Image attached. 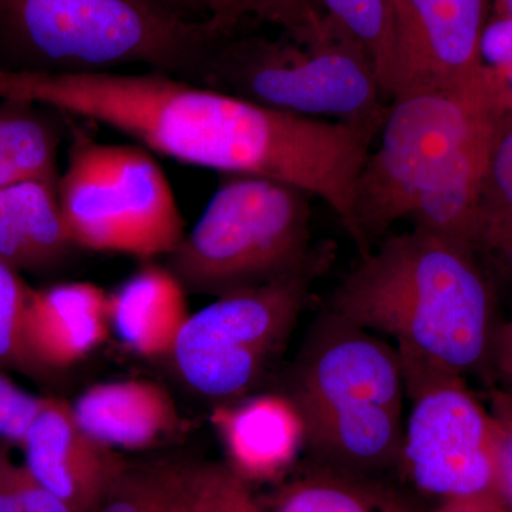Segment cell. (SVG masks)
Returning a JSON list of instances; mask_svg holds the SVG:
<instances>
[{
	"label": "cell",
	"instance_id": "obj_1",
	"mask_svg": "<svg viewBox=\"0 0 512 512\" xmlns=\"http://www.w3.org/2000/svg\"><path fill=\"white\" fill-rule=\"evenodd\" d=\"M0 99L35 101L220 174L291 184L353 231L356 180L380 128L293 116L170 74L0 69Z\"/></svg>",
	"mask_w": 512,
	"mask_h": 512
},
{
	"label": "cell",
	"instance_id": "obj_2",
	"mask_svg": "<svg viewBox=\"0 0 512 512\" xmlns=\"http://www.w3.org/2000/svg\"><path fill=\"white\" fill-rule=\"evenodd\" d=\"M505 114L484 67L461 86L389 100L379 144L367 154L353 195L350 237L360 256L403 220L473 244L488 158Z\"/></svg>",
	"mask_w": 512,
	"mask_h": 512
},
{
	"label": "cell",
	"instance_id": "obj_3",
	"mask_svg": "<svg viewBox=\"0 0 512 512\" xmlns=\"http://www.w3.org/2000/svg\"><path fill=\"white\" fill-rule=\"evenodd\" d=\"M473 249L412 229L386 235L330 293L325 311L397 342V353L460 376L491 343L490 292Z\"/></svg>",
	"mask_w": 512,
	"mask_h": 512
},
{
	"label": "cell",
	"instance_id": "obj_4",
	"mask_svg": "<svg viewBox=\"0 0 512 512\" xmlns=\"http://www.w3.org/2000/svg\"><path fill=\"white\" fill-rule=\"evenodd\" d=\"M231 35L178 0H0V69L50 74L144 66L201 84Z\"/></svg>",
	"mask_w": 512,
	"mask_h": 512
},
{
	"label": "cell",
	"instance_id": "obj_5",
	"mask_svg": "<svg viewBox=\"0 0 512 512\" xmlns=\"http://www.w3.org/2000/svg\"><path fill=\"white\" fill-rule=\"evenodd\" d=\"M404 393L397 350L323 311L303 340L286 396L319 467L372 478L400 466Z\"/></svg>",
	"mask_w": 512,
	"mask_h": 512
},
{
	"label": "cell",
	"instance_id": "obj_6",
	"mask_svg": "<svg viewBox=\"0 0 512 512\" xmlns=\"http://www.w3.org/2000/svg\"><path fill=\"white\" fill-rule=\"evenodd\" d=\"M311 200L271 178L221 174L200 220L167 255V268L187 291L215 298L291 274L315 247Z\"/></svg>",
	"mask_w": 512,
	"mask_h": 512
},
{
	"label": "cell",
	"instance_id": "obj_7",
	"mask_svg": "<svg viewBox=\"0 0 512 512\" xmlns=\"http://www.w3.org/2000/svg\"><path fill=\"white\" fill-rule=\"evenodd\" d=\"M201 86L293 116L382 128L387 103L372 63L343 35L318 45L231 33Z\"/></svg>",
	"mask_w": 512,
	"mask_h": 512
},
{
	"label": "cell",
	"instance_id": "obj_8",
	"mask_svg": "<svg viewBox=\"0 0 512 512\" xmlns=\"http://www.w3.org/2000/svg\"><path fill=\"white\" fill-rule=\"evenodd\" d=\"M336 249L333 241L318 242L291 274L221 296L190 315L171 355L184 383L222 404L245 396L284 348L313 284L335 262Z\"/></svg>",
	"mask_w": 512,
	"mask_h": 512
},
{
	"label": "cell",
	"instance_id": "obj_9",
	"mask_svg": "<svg viewBox=\"0 0 512 512\" xmlns=\"http://www.w3.org/2000/svg\"><path fill=\"white\" fill-rule=\"evenodd\" d=\"M399 357L413 403L399 468L417 490L441 503L497 500V423L485 416L460 376Z\"/></svg>",
	"mask_w": 512,
	"mask_h": 512
},
{
	"label": "cell",
	"instance_id": "obj_10",
	"mask_svg": "<svg viewBox=\"0 0 512 512\" xmlns=\"http://www.w3.org/2000/svg\"><path fill=\"white\" fill-rule=\"evenodd\" d=\"M393 56L386 99L416 90L448 89L483 69L481 37L488 0H389Z\"/></svg>",
	"mask_w": 512,
	"mask_h": 512
},
{
	"label": "cell",
	"instance_id": "obj_11",
	"mask_svg": "<svg viewBox=\"0 0 512 512\" xmlns=\"http://www.w3.org/2000/svg\"><path fill=\"white\" fill-rule=\"evenodd\" d=\"M20 447L25 464L73 512H94L128 467L79 426L72 406L45 397Z\"/></svg>",
	"mask_w": 512,
	"mask_h": 512
},
{
	"label": "cell",
	"instance_id": "obj_12",
	"mask_svg": "<svg viewBox=\"0 0 512 512\" xmlns=\"http://www.w3.org/2000/svg\"><path fill=\"white\" fill-rule=\"evenodd\" d=\"M107 298L103 289L90 282L30 289L23 345L33 376L69 369L106 342Z\"/></svg>",
	"mask_w": 512,
	"mask_h": 512
},
{
	"label": "cell",
	"instance_id": "obj_13",
	"mask_svg": "<svg viewBox=\"0 0 512 512\" xmlns=\"http://www.w3.org/2000/svg\"><path fill=\"white\" fill-rule=\"evenodd\" d=\"M127 241V255L167 256L185 237V222L163 168L140 146L104 144Z\"/></svg>",
	"mask_w": 512,
	"mask_h": 512
},
{
	"label": "cell",
	"instance_id": "obj_14",
	"mask_svg": "<svg viewBox=\"0 0 512 512\" xmlns=\"http://www.w3.org/2000/svg\"><path fill=\"white\" fill-rule=\"evenodd\" d=\"M228 466L249 481L278 476L305 444L298 410L286 394H261L222 404L212 416Z\"/></svg>",
	"mask_w": 512,
	"mask_h": 512
},
{
	"label": "cell",
	"instance_id": "obj_15",
	"mask_svg": "<svg viewBox=\"0 0 512 512\" xmlns=\"http://www.w3.org/2000/svg\"><path fill=\"white\" fill-rule=\"evenodd\" d=\"M70 406L79 426L111 450L154 446L180 424L170 394L148 380L94 384Z\"/></svg>",
	"mask_w": 512,
	"mask_h": 512
},
{
	"label": "cell",
	"instance_id": "obj_16",
	"mask_svg": "<svg viewBox=\"0 0 512 512\" xmlns=\"http://www.w3.org/2000/svg\"><path fill=\"white\" fill-rule=\"evenodd\" d=\"M69 160L60 173L59 201L74 245L87 251L127 255L116 190L107 170L104 143L70 126Z\"/></svg>",
	"mask_w": 512,
	"mask_h": 512
},
{
	"label": "cell",
	"instance_id": "obj_17",
	"mask_svg": "<svg viewBox=\"0 0 512 512\" xmlns=\"http://www.w3.org/2000/svg\"><path fill=\"white\" fill-rule=\"evenodd\" d=\"M109 325L131 352L144 359L171 357L190 318L187 289L153 259L107 298Z\"/></svg>",
	"mask_w": 512,
	"mask_h": 512
},
{
	"label": "cell",
	"instance_id": "obj_18",
	"mask_svg": "<svg viewBox=\"0 0 512 512\" xmlns=\"http://www.w3.org/2000/svg\"><path fill=\"white\" fill-rule=\"evenodd\" d=\"M79 249L64 224L59 180H26L0 188V261L32 274L55 271Z\"/></svg>",
	"mask_w": 512,
	"mask_h": 512
},
{
	"label": "cell",
	"instance_id": "obj_19",
	"mask_svg": "<svg viewBox=\"0 0 512 512\" xmlns=\"http://www.w3.org/2000/svg\"><path fill=\"white\" fill-rule=\"evenodd\" d=\"M69 116L22 99H0V188L26 180H59V150Z\"/></svg>",
	"mask_w": 512,
	"mask_h": 512
},
{
	"label": "cell",
	"instance_id": "obj_20",
	"mask_svg": "<svg viewBox=\"0 0 512 512\" xmlns=\"http://www.w3.org/2000/svg\"><path fill=\"white\" fill-rule=\"evenodd\" d=\"M274 512H414L396 495L357 478L319 467L282 488Z\"/></svg>",
	"mask_w": 512,
	"mask_h": 512
},
{
	"label": "cell",
	"instance_id": "obj_21",
	"mask_svg": "<svg viewBox=\"0 0 512 512\" xmlns=\"http://www.w3.org/2000/svg\"><path fill=\"white\" fill-rule=\"evenodd\" d=\"M229 33L239 32L248 22L268 23L301 45H318L338 30L326 18L319 0H192Z\"/></svg>",
	"mask_w": 512,
	"mask_h": 512
},
{
	"label": "cell",
	"instance_id": "obj_22",
	"mask_svg": "<svg viewBox=\"0 0 512 512\" xmlns=\"http://www.w3.org/2000/svg\"><path fill=\"white\" fill-rule=\"evenodd\" d=\"M168 512H265L228 464L167 466Z\"/></svg>",
	"mask_w": 512,
	"mask_h": 512
},
{
	"label": "cell",
	"instance_id": "obj_23",
	"mask_svg": "<svg viewBox=\"0 0 512 512\" xmlns=\"http://www.w3.org/2000/svg\"><path fill=\"white\" fill-rule=\"evenodd\" d=\"M319 3L335 29L365 53L386 97L393 56V15L389 0H319Z\"/></svg>",
	"mask_w": 512,
	"mask_h": 512
},
{
	"label": "cell",
	"instance_id": "obj_24",
	"mask_svg": "<svg viewBox=\"0 0 512 512\" xmlns=\"http://www.w3.org/2000/svg\"><path fill=\"white\" fill-rule=\"evenodd\" d=\"M478 244L512 256V114L501 121L488 158L478 210Z\"/></svg>",
	"mask_w": 512,
	"mask_h": 512
},
{
	"label": "cell",
	"instance_id": "obj_25",
	"mask_svg": "<svg viewBox=\"0 0 512 512\" xmlns=\"http://www.w3.org/2000/svg\"><path fill=\"white\" fill-rule=\"evenodd\" d=\"M30 289L18 271L0 261V366L33 376L23 345V318Z\"/></svg>",
	"mask_w": 512,
	"mask_h": 512
},
{
	"label": "cell",
	"instance_id": "obj_26",
	"mask_svg": "<svg viewBox=\"0 0 512 512\" xmlns=\"http://www.w3.org/2000/svg\"><path fill=\"white\" fill-rule=\"evenodd\" d=\"M0 512H73L0 444Z\"/></svg>",
	"mask_w": 512,
	"mask_h": 512
},
{
	"label": "cell",
	"instance_id": "obj_27",
	"mask_svg": "<svg viewBox=\"0 0 512 512\" xmlns=\"http://www.w3.org/2000/svg\"><path fill=\"white\" fill-rule=\"evenodd\" d=\"M94 512H168L167 466L127 467Z\"/></svg>",
	"mask_w": 512,
	"mask_h": 512
},
{
	"label": "cell",
	"instance_id": "obj_28",
	"mask_svg": "<svg viewBox=\"0 0 512 512\" xmlns=\"http://www.w3.org/2000/svg\"><path fill=\"white\" fill-rule=\"evenodd\" d=\"M45 397L33 396L20 389L5 373L0 372V440L8 444H22Z\"/></svg>",
	"mask_w": 512,
	"mask_h": 512
},
{
	"label": "cell",
	"instance_id": "obj_29",
	"mask_svg": "<svg viewBox=\"0 0 512 512\" xmlns=\"http://www.w3.org/2000/svg\"><path fill=\"white\" fill-rule=\"evenodd\" d=\"M498 431L497 500L512 512V423L495 421Z\"/></svg>",
	"mask_w": 512,
	"mask_h": 512
},
{
	"label": "cell",
	"instance_id": "obj_30",
	"mask_svg": "<svg viewBox=\"0 0 512 512\" xmlns=\"http://www.w3.org/2000/svg\"><path fill=\"white\" fill-rule=\"evenodd\" d=\"M433 512H503L497 500L446 501Z\"/></svg>",
	"mask_w": 512,
	"mask_h": 512
},
{
	"label": "cell",
	"instance_id": "obj_31",
	"mask_svg": "<svg viewBox=\"0 0 512 512\" xmlns=\"http://www.w3.org/2000/svg\"><path fill=\"white\" fill-rule=\"evenodd\" d=\"M497 356L501 373L512 386V323L498 336Z\"/></svg>",
	"mask_w": 512,
	"mask_h": 512
},
{
	"label": "cell",
	"instance_id": "obj_32",
	"mask_svg": "<svg viewBox=\"0 0 512 512\" xmlns=\"http://www.w3.org/2000/svg\"><path fill=\"white\" fill-rule=\"evenodd\" d=\"M498 16L512 20V0H497Z\"/></svg>",
	"mask_w": 512,
	"mask_h": 512
}]
</instances>
